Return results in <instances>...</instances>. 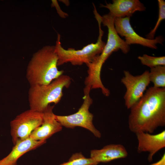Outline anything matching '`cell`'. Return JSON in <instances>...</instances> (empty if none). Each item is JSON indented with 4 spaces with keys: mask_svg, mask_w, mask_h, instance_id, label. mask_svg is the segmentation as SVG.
<instances>
[{
    "mask_svg": "<svg viewBox=\"0 0 165 165\" xmlns=\"http://www.w3.org/2000/svg\"><path fill=\"white\" fill-rule=\"evenodd\" d=\"M130 130L134 133H153L165 126V87L151 86L130 109Z\"/></svg>",
    "mask_w": 165,
    "mask_h": 165,
    "instance_id": "1",
    "label": "cell"
},
{
    "mask_svg": "<svg viewBox=\"0 0 165 165\" xmlns=\"http://www.w3.org/2000/svg\"><path fill=\"white\" fill-rule=\"evenodd\" d=\"M94 16L99 28V36L95 43L88 45L80 50L71 48L66 50L62 47L61 35L58 34L54 46L55 52L58 57L57 66L68 62H70L74 65H81L84 63L87 64L102 53L106 43L102 40L104 32L101 28V16L98 13H95Z\"/></svg>",
    "mask_w": 165,
    "mask_h": 165,
    "instance_id": "4",
    "label": "cell"
},
{
    "mask_svg": "<svg viewBox=\"0 0 165 165\" xmlns=\"http://www.w3.org/2000/svg\"><path fill=\"white\" fill-rule=\"evenodd\" d=\"M71 82L69 76L62 75L48 84L30 86L28 92L30 109L43 113L51 103L57 104L63 96V89L69 87Z\"/></svg>",
    "mask_w": 165,
    "mask_h": 165,
    "instance_id": "3",
    "label": "cell"
},
{
    "mask_svg": "<svg viewBox=\"0 0 165 165\" xmlns=\"http://www.w3.org/2000/svg\"><path fill=\"white\" fill-rule=\"evenodd\" d=\"M138 141L137 152L139 153L148 152L149 162L158 151L165 147V130L157 134L139 132L135 134Z\"/></svg>",
    "mask_w": 165,
    "mask_h": 165,
    "instance_id": "10",
    "label": "cell"
},
{
    "mask_svg": "<svg viewBox=\"0 0 165 165\" xmlns=\"http://www.w3.org/2000/svg\"><path fill=\"white\" fill-rule=\"evenodd\" d=\"M150 82L154 87L157 88L165 87V66H158L150 68L149 74Z\"/></svg>",
    "mask_w": 165,
    "mask_h": 165,
    "instance_id": "14",
    "label": "cell"
},
{
    "mask_svg": "<svg viewBox=\"0 0 165 165\" xmlns=\"http://www.w3.org/2000/svg\"><path fill=\"white\" fill-rule=\"evenodd\" d=\"M98 163L93 159L86 158L79 152L72 154L67 162L59 165H97Z\"/></svg>",
    "mask_w": 165,
    "mask_h": 165,
    "instance_id": "15",
    "label": "cell"
},
{
    "mask_svg": "<svg viewBox=\"0 0 165 165\" xmlns=\"http://www.w3.org/2000/svg\"><path fill=\"white\" fill-rule=\"evenodd\" d=\"M123 73L121 82L126 88L124 99L125 105L129 109L142 97L150 83L149 71L146 70L141 74L136 76L133 75L127 70H124Z\"/></svg>",
    "mask_w": 165,
    "mask_h": 165,
    "instance_id": "7",
    "label": "cell"
},
{
    "mask_svg": "<svg viewBox=\"0 0 165 165\" xmlns=\"http://www.w3.org/2000/svg\"><path fill=\"white\" fill-rule=\"evenodd\" d=\"M46 142L36 141L29 138L17 142L9 154L0 160V165H16L18 160L22 155L36 149Z\"/></svg>",
    "mask_w": 165,
    "mask_h": 165,
    "instance_id": "13",
    "label": "cell"
},
{
    "mask_svg": "<svg viewBox=\"0 0 165 165\" xmlns=\"http://www.w3.org/2000/svg\"><path fill=\"white\" fill-rule=\"evenodd\" d=\"M91 88L85 86L84 89L83 101L78 111L75 113L68 116L55 115L56 120L62 126L69 128L76 127L84 128L89 130L97 138H100L101 134L94 126L93 123L94 116L89 111L93 100L90 95Z\"/></svg>",
    "mask_w": 165,
    "mask_h": 165,
    "instance_id": "5",
    "label": "cell"
},
{
    "mask_svg": "<svg viewBox=\"0 0 165 165\" xmlns=\"http://www.w3.org/2000/svg\"><path fill=\"white\" fill-rule=\"evenodd\" d=\"M148 165H165V153L162 156L160 159L157 162Z\"/></svg>",
    "mask_w": 165,
    "mask_h": 165,
    "instance_id": "18",
    "label": "cell"
},
{
    "mask_svg": "<svg viewBox=\"0 0 165 165\" xmlns=\"http://www.w3.org/2000/svg\"><path fill=\"white\" fill-rule=\"evenodd\" d=\"M100 7L108 9L109 13L116 18L132 16L136 12L145 10L144 5L138 0H113L112 3L101 4Z\"/></svg>",
    "mask_w": 165,
    "mask_h": 165,
    "instance_id": "11",
    "label": "cell"
},
{
    "mask_svg": "<svg viewBox=\"0 0 165 165\" xmlns=\"http://www.w3.org/2000/svg\"><path fill=\"white\" fill-rule=\"evenodd\" d=\"M54 107L49 105L42 113V124L31 133L30 138L36 141H46L53 134L61 130L62 126L56 120L53 112Z\"/></svg>",
    "mask_w": 165,
    "mask_h": 165,
    "instance_id": "9",
    "label": "cell"
},
{
    "mask_svg": "<svg viewBox=\"0 0 165 165\" xmlns=\"http://www.w3.org/2000/svg\"><path fill=\"white\" fill-rule=\"evenodd\" d=\"M130 17L116 18L114 25L117 33L125 38L126 43L129 46L131 44H139L152 49L157 48L158 44H162L164 38L161 35L154 39L144 38L136 33L132 27L130 21Z\"/></svg>",
    "mask_w": 165,
    "mask_h": 165,
    "instance_id": "8",
    "label": "cell"
},
{
    "mask_svg": "<svg viewBox=\"0 0 165 165\" xmlns=\"http://www.w3.org/2000/svg\"><path fill=\"white\" fill-rule=\"evenodd\" d=\"M141 64L150 68L158 66H165V57H153L144 54L138 57Z\"/></svg>",
    "mask_w": 165,
    "mask_h": 165,
    "instance_id": "16",
    "label": "cell"
},
{
    "mask_svg": "<svg viewBox=\"0 0 165 165\" xmlns=\"http://www.w3.org/2000/svg\"><path fill=\"white\" fill-rule=\"evenodd\" d=\"M159 7L158 17L155 27L146 36V38L152 39L154 38L156 32L161 22L165 19V2L163 0H158Z\"/></svg>",
    "mask_w": 165,
    "mask_h": 165,
    "instance_id": "17",
    "label": "cell"
},
{
    "mask_svg": "<svg viewBox=\"0 0 165 165\" xmlns=\"http://www.w3.org/2000/svg\"><path fill=\"white\" fill-rule=\"evenodd\" d=\"M55 46H47L33 55L27 69L26 76L30 86L47 85L63 75L57 68L58 57Z\"/></svg>",
    "mask_w": 165,
    "mask_h": 165,
    "instance_id": "2",
    "label": "cell"
},
{
    "mask_svg": "<svg viewBox=\"0 0 165 165\" xmlns=\"http://www.w3.org/2000/svg\"><path fill=\"white\" fill-rule=\"evenodd\" d=\"M128 154L127 151L123 145L111 144L100 149L91 150L90 158L99 163H106L115 160L126 158Z\"/></svg>",
    "mask_w": 165,
    "mask_h": 165,
    "instance_id": "12",
    "label": "cell"
},
{
    "mask_svg": "<svg viewBox=\"0 0 165 165\" xmlns=\"http://www.w3.org/2000/svg\"><path fill=\"white\" fill-rule=\"evenodd\" d=\"M42 113L30 109L18 115L10 123L13 144L29 138L31 133L43 121Z\"/></svg>",
    "mask_w": 165,
    "mask_h": 165,
    "instance_id": "6",
    "label": "cell"
}]
</instances>
